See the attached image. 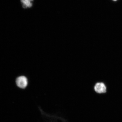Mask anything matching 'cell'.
Here are the masks:
<instances>
[{
    "label": "cell",
    "instance_id": "obj_1",
    "mask_svg": "<svg viewBox=\"0 0 122 122\" xmlns=\"http://www.w3.org/2000/svg\"><path fill=\"white\" fill-rule=\"evenodd\" d=\"M28 80L25 76H19L16 79V83L17 86L21 89H24L27 87L28 85Z\"/></svg>",
    "mask_w": 122,
    "mask_h": 122
},
{
    "label": "cell",
    "instance_id": "obj_2",
    "mask_svg": "<svg viewBox=\"0 0 122 122\" xmlns=\"http://www.w3.org/2000/svg\"><path fill=\"white\" fill-rule=\"evenodd\" d=\"M94 88L95 92L97 94H104L106 92V86L103 82H99L96 83L94 85Z\"/></svg>",
    "mask_w": 122,
    "mask_h": 122
},
{
    "label": "cell",
    "instance_id": "obj_3",
    "mask_svg": "<svg viewBox=\"0 0 122 122\" xmlns=\"http://www.w3.org/2000/svg\"><path fill=\"white\" fill-rule=\"evenodd\" d=\"M33 1V0H21L23 7L26 8L31 7L32 5V2Z\"/></svg>",
    "mask_w": 122,
    "mask_h": 122
},
{
    "label": "cell",
    "instance_id": "obj_4",
    "mask_svg": "<svg viewBox=\"0 0 122 122\" xmlns=\"http://www.w3.org/2000/svg\"><path fill=\"white\" fill-rule=\"evenodd\" d=\"M113 0L114 1H116L117 0Z\"/></svg>",
    "mask_w": 122,
    "mask_h": 122
}]
</instances>
